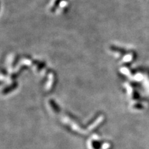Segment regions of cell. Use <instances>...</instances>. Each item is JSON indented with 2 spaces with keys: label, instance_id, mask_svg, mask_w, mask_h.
Segmentation results:
<instances>
[{
  "label": "cell",
  "instance_id": "obj_1",
  "mask_svg": "<svg viewBox=\"0 0 149 149\" xmlns=\"http://www.w3.org/2000/svg\"><path fill=\"white\" fill-rule=\"evenodd\" d=\"M70 0H51L49 4V11L51 14L63 13L68 8Z\"/></svg>",
  "mask_w": 149,
  "mask_h": 149
}]
</instances>
